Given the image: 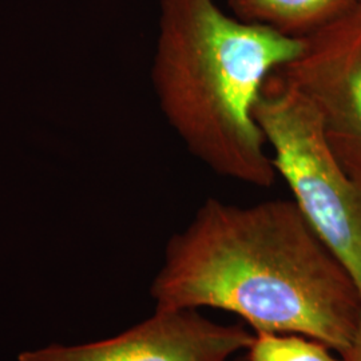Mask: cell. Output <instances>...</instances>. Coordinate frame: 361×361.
Returning a JSON list of instances; mask_svg holds the SVG:
<instances>
[{
	"mask_svg": "<svg viewBox=\"0 0 361 361\" xmlns=\"http://www.w3.org/2000/svg\"><path fill=\"white\" fill-rule=\"evenodd\" d=\"M150 295L157 310L232 312L255 332L307 336L338 356L361 323L357 285L293 200L209 198L169 243Z\"/></svg>",
	"mask_w": 361,
	"mask_h": 361,
	"instance_id": "cell-1",
	"label": "cell"
},
{
	"mask_svg": "<svg viewBox=\"0 0 361 361\" xmlns=\"http://www.w3.org/2000/svg\"><path fill=\"white\" fill-rule=\"evenodd\" d=\"M158 83L170 122L221 177L271 188L277 171L255 116L267 80L304 47L216 0H162Z\"/></svg>",
	"mask_w": 361,
	"mask_h": 361,
	"instance_id": "cell-2",
	"label": "cell"
},
{
	"mask_svg": "<svg viewBox=\"0 0 361 361\" xmlns=\"http://www.w3.org/2000/svg\"><path fill=\"white\" fill-rule=\"evenodd\" d=\"M255 116L277 176L361 293V183L334 154L313 104L280 74L264 85Z\"/></svg>",
	"mask_w": 361,
	"mask_h": 361,
	"instance_id": "cell-3",
	"label": "cell"
},
{
	"mask_svg": "<svg viewBox=\"0 0 361 361\" xmlns=\"http://www.w3.org/2000/svg\"><path fill=\"white\" fill-rule=\"evenodd\" d=\"M313 104L334 154L361 183V4L304 38L277 71Z\"/></svg>",
	"mask_w": 361,
	"mask_h": 361,
	"instance_id": "cell-4",
	"label": "cell"
},
{
	"mask_svg": "<svg viewBox=\"0 0 361 361\" xmlns=\"http://www.w3.org/2000/svg\"><path fill=\"white\" fill-rule=\"evenodd\" d=\"M253 337L243 324L214 323L198 310H155L116 337L27 350L19 361H228L249 348Z\"/></svg>",
	"mask_w": 361,
	"mask_h": 361,
	"instance_id": "cell-5",
	"label": "cell"
},
{
	"mask_svg": "<svg viewBox=\"0 0 361 361\" xmlns=\"http://www.w3.org/2000/svg\"><path fill=\"white\" fill-rule=\"evenodd\" d=\"M233 15L292 38H307L348 13L359 0H228Z\"/></svg>",
	"mask_w": 361,
	"mask_h": 361,
	"instance_id": "cell-6",
	"label": "cell"
},
{
	"mask_svg": "<svg viewBox=\"0 0 361 361\" xmlns=\"http://www.w3.org/2000/svg\"><path fill=\"white\" fill-rule=\"evenodd\" d=\"M246 350L249 361H343L322 341L296 334L255 332Z\"/></svg>",
	"mask_w": 361,
	"mask_h": 361,
	"instance_id": "cell-7",
	"label": "cell"
},
{
	"mask_svg": "<svg viewBox=\"0 0 361 361\" xmlns=\"http://www.w3.org/2000/svg\"><path fill=\"white\" fill-rule=\"evenodd\" d=\"M340 357L343 361H361V323L355 341L343 355H340Z\"/></svg>",
	"mask_w": 361,
	"mask_h": 361,
	"instance_id": "cell-8",
	"label": "cell"
},
{
	"mask_svg": "<svg viewBox=\"0 0 361 361\" xmlns=\"http://www.w3.org/2000/svg\"><path fill=\"white\" fill-rule=\"evenodd\" d=\"M229 361V360H228ZM232 361H249L247 360V356H241V357H237V359H233Z\"/></svg>",
	"mask_w": 361,
	"mask_h": 361,
	"instance_id": "cell-9",
	"label": "cell"
},
{
	"mask_svg": "<svg viewBox=\"0 0 361 361\" xmlns=\"http://www.w3.org/2000/svg\"><path fill=\"white\" fill-rule=\"evenodd\" d=\"M359 3H360V4H361V0H359Z\"/></svg>",
	"mask_w": 361,
	"mask_h": 361,
	"instance_id": "cell-10",
	"label": "cell"
}]
</instances>
